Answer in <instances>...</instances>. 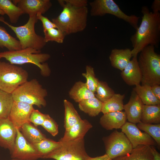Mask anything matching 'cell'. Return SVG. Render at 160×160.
<instances>
[{
	"label": "cell",
	"instance_id": "1",
	"mask_svg": "<svg viewBox=\"0 0 160 160\" xmlns=\"http://www.w3.org/2000/svg\"><path fill=\"white\" fill-rule=\"evenodd\" d=\"M141 12L143 14L139 26L130 40L133 49L132 57L137 55L145 47L148 45L157 48L160 40V13L150 11L147 6H143Z\"/></svg>",
	"mask_w": 160,
	"mask_h": 160
},
{
	"label": "cell",
	"instance_id": "2",
	"mask_svg": "<svg viewBox=\"0 0 160 160\" xmlns=\"http://www.w3.org/2000/svg\"><path fill=\"white\" fill-rule=\"evenodd\" d=\"M63 10L52 22L65 36L81 32L87 25L88 10L87 6L79 7L73 6L65 0H58Z\"/></svg>",
	"mask_w": 160,
	"mask_h": 160
},
{
	"label": "cell",
	"instance_id": "3",
	"mask_svg": "<svg viewBox=\"0 0 160 160\" xmlns=\"http://www.w3.org/2000/svg\"><path fill=\"white\" fill-rule=\"evenodd\" d=\"M41 52V51L30 48L18 50L7 51L0 52V60L5 58L10 63L14 65L33 64L39 68L42 76L47 77L50 75L51 70L48 63L45 62L51 56L49 54Z\"/></svg>",
	"mask_w": 160,
	"mask_h": 160
},
{
	"label": "cell",
	"instance_id": "4",
	"mask_svg": "<svg viewBox=\"0 0 160 160\" xmlns=\"http://www.w3.org/2000/svg\"><path fill=\"white\" fill-rule=\"evenodd\" d=\"M140 53L137 60L142 75V85H160V55L152 45L145 47Z\"/></svg>",
	"mask_w": 160,
	"mask_h": 160
},
{
	"label": "cell",
	"instance_id": "5",
	"mask_svg": "<svg viewBox=\"0 0 160 160\" xmlns=\"http://www.w3.org/2000/svg\"><path fill=\"white\" fill-rule=\"evenodd\" d=\"M36 15L29 16L28 22L23 25L13 26L0 17V22L8 26L15 33L19 39L22 49L30 48L41 51L46 44L44 37L37 34L35 31V25L38 22Z\"/></svg>",
	"mask_w": 160,
	"mask_h": 160
},
{
	"label": "cell",
	"instance_id": "6",
	"mask_svg": "<svg viewBox=\"0 0 160 160\" xmlns=\"http://www.w3.org/2000/svg\"><path fill=\"white\" fill-rule=\"evenodd\" d=\"M12 94L14 101L35 105L40 108L47 105L45 98L48 94L47 91L36 79L27 81Z\"/></svg>",
	"mask_w": 160,
	"mask_h": 160
},
{
	"label": "cell",
	"instance_id": "7",
	"mask_svg": "<svg viewBox=\"0 0 160 160\" xmlns=\"http://www.w3.org/2000/svg\"><path fill=\"white\" fill-rule=\"evenodd\" d=\"M28 74L23 68L0 60V89L12 93L28 81Z\"/></svg>",
	"mask_w": 160,
	"mask_h": 160
},
{
	"label": "cell",
	"instance_id": "8",
	"mask_svg": "<svg viewBox=\"0 0 160 160\" xmlns=\"http://www.w3.org/2000/svg\"><path fill=\"white\" fill-rule=\"evenodd\" d=\"M89 4L91 16H102L110 14L129 23L136 30L138 27L140 17L135 15H127L113 0H95Z\"/></svg>",
	"mask_w": 160,
	"mask_h": 160
},
{
	"label": "cell",
	"instance_id": "9",
	"mask_svg": "<svg viewBox=\"0 0 160 160\" xmlns=\"http://www.w3.org/2000/svg\"><path fill=\"white\" fill-rule=\"evenodd\" d=\"M60 142L62 143L61 146L46 156L44 159L88 160L90 158L85 149L84 139L76 141Z\"/></svg>",
	"mask_w": 160,
	"mask_h": 160
},
{
	"label": "cell",
	"instance_id": "10",
	"mask_svg": "<svg viewBox=\"0 0 160 160\" xmlns=\"http://www.w3.org/2000/svg\"><path fill=\"white\" fill-rule=\"evenodd\" d=\"M106 154L111 159L131 153L132 146L125 134L116 130L103 138Z\"/></svg>",
	"mask_w": 160,
	"mask_h": 160
},
{
	"label": "cell",
	"instance_id": "11",
	"mask_svg": "<svg viewBox=\"0 0 160 160\" xmlns=\"http://www.w3.org/2000/svg\"><path fill=\"white\" fill-rule=\"evenodd\" d=\"M17 135L13 148L10 152L12 159L24 160H36L41 155L33 144L23 136L20 130L16 129Z\"/></svg>",
	"mask_w": 160,
	"mask_h": 160
},
{
	"label": "cell",
	"instance_id": "12",
	"mask_svg": "<svg viewBox=\"0 0 160 160\" xmlns=\"http://www.w3.org/2000/svg\"><path fill=\"white\" fill-rule=\"evenodd\" d=\"M121 129L131 143L133 148L140 145L153 146L156 145L149 135L142 132L135 124L127 121Z\"/></svg>",
	"mask_w": 160,
	"mask_h": 160
},
{
	"label": "cell",
	"instance_id": "13",
	"mask_svg": "<svg viewBox=\"0 0 160 160\" xmlns=\"http://www.w3.org/2000/svg\"><path fill=\"white\" fill-rule=\"evenodd\" d=\"M34 109L33 105L14 101L8 118L16 129H20L23 124L30 122V116Z\"/></svg>",
	"mask_w": 160,
	"mask_h": 160
},
{
	"label": "cell",
	"instance_id": "14",
	"mask_svg": "<svg viewBox=\"0 0 160 160\" xmlns=\"http://www.w3.org/2000/svg\"><path fill=\"white\" fill-rule=\"evenodd\" d=\"M15 5L20 7L24 14L29 16L36 15L38 13L43 14L52 6L49 0H14L12 1Z\"/></svg>",
	"mask_w": 160,
	"mask_h": 160
},
{
	"label": "cell",
	"instance_id": "15",
	"mask_svg": "<svg viewBox=\"0 0 160 160\" xmlns=\"http://www.w3.org/2000/svg\"><path fill=\"white\" fill-rule=\"evenodd\" d=\"M17 135V129L8 118H0V145L12 151Z\"/></svg>",
	"mask_w": 160,
	"mask_h": 160
},
{
	"label": "cell",
	"instance_id": "16",
	"mask_svg": "<svg viewBox=\"0 0 160 160\" xmlns=\"http://www.w3.org/2000/svg\"><path fill=\"white\" fill-rule=\"evenodd\" d=\"M143 105L139 97L133 89L129 102L123 106L127 119L129 122L136 124L141 122Z\"/></svg>",
	"mask_w": 160,
	"mask_h": 160
},
{
	"label": "cell",
	"instance_id": "17",
	"mask_svg": "<svg viewBox=\"0 0 160 160\" xmlns=\"http://www.w3.org/2000/svg\"><path fill=\"white\" fill-rule=\"evenodd\" d=\"M121 76L124 82L129 85L136 86L140 84L142 75L137 57H133L121 71Z\"/></svg>",
	"mask_w": 160,
	"mask_h": 160
},
{
	"label": "cell",
	"instance_id": "18",
	"mask_svg": "<svg viewBox=\"0 0 160 160\" xmlns=\"http://www.w3.org/2000/svg\"><path fill=\"white\" fill-rule=\"evenodd\" d=\"M92 127V124L86 119H81L68 129L65 130L60 142L76 141L83 139Z\"/></svg>",
	"mask_w": 160,
	"mask_h": 160
},
{
	"label": "cell",
	"instance_id": "19",
	"mask_svg": "<svg viewBox=\"0 0 160 160\" xmlns=\"http://www.w3.org/2000/svg\"><path fill=\"white\" fill-rule=\"evenodd\" d=\"M125 112L123 111L111 112L103 114L100 117V123L107 130L121 129L127 122Z\"/></svg>",
	"mask_w": 160,
	"mask_h": 160
},
{
	"label": "cell",
	"instance_id": "20",
	"mask_svg": "<svg viewBox=\"0 0 160 160\" xmlns=\"http://www.w3.org/2000/svg\"><path fill=\"white\" fill-rule=\"evenodd\" d=\"M132 57V50L129 48L114 49L109 56L111 66L122 71L131 60Z\"/></svg>",
	"mask_w": 160,
	"mask_h": 160
},
{
	"label": "cell",
	"instance_id": "21",
	"mask_svg": "<svg viewBox=\"0 0 160 160\" xmlns=\"http://www.w3.org/2000/svg\"><path fill=\"white\" fill-rule=\"evenodd\" d=\"M70 97L78 103L84 100L95 97V93L87 88L85 83L76 82L69 92Z\"/></svg>",
	"mask_w": 160,
	"mask_h": 160
},
{
	"label": "cell",
	"instance_id": "22",
	"mask_svg": "<svg viewBox=\"0 0 160 160\" xmlns=\"http://www.w3.org/2000/svg\"><path fill=\"white\" fill-rule=\"evenodd\" d=\"M153 159L151 146L140 145L133 148L130 154L112 160H153Z\"/></svg>",
	"mask_w": 160,
	"mask_h": 160
},
{
	"label": "cell",
	"instance_id": "23",
	"mask_svg": "<svg viewBox=\"0 0 160 160\" xmlns=\"http://www.w3.org/2000/svg\"><path fill=\"white\" fill-rule=\"evenodd\" d=\"M141 122L146 124H160V104L153 105H144Z\"/></svg>",
	"mask_w": 160,
	"mask_h": 160
},
{
	"label": "cell",
	"instance_id": "24",
	"mask_svg": "<svg viewBox=\"0 0 160 160\" xmlns=\"http://www.w3.org/2000/svg\"><path fill=\"white\" fill-rule=\"evenodd\" d=\"M64 108V127L67 129L81 120L80 116L75 108L73 104L67 100H63Z\"/></svg>",
	"mask_w": 160,
	"mask_h": 160
},
{
	"label": "cell",
	"instance_id": "25",
	"mask_svg": "<svg viewBox=\"0 0 160 160\" xmlns=\"http://www.w3.org/2000/svg\"><path fill=\"white\" fill-rule=\"evenodd\" d=\"M79 109L91 117L97 116L101 112L103 102L95 97L78 103Z\"/></svg>",
	"mask_w": 160,
	"mask_h": 160
},
{
	"label": "cell",
	"instance_id": "26",
	"mask_svg": "<svg viewBox=\"0 0 160 160\" xmlns=\"http://www.w3.org/2000/svg\"><path fill=\"white\" fill-rule=\"evenodd\" d=\"M139 97L144 105H153L160 104L158 100L153 93L151 86L140 84L135 86L133 89Z\"/></svg>",
	"mask_w": 160,
	"mask_h": 160
},
{
	"label": "cell",
	"instance_id": "27",
	"mask_svg": "<svg viewBox=\"0 0 160 160\" xmlns=\"http://www.w3.org/2000/svg\"><path fill=\"white\" fill-rule=\"evenodd\" d=\"M0 9L8 16L12 23H16L20 17L24 14L20 7L10 0H0Z\"/></svg>",
	"mask_w": 160,
	"mask_h": 160
},
{
	"label": "cell",
	"instance_id": "28",
	"mask_svg": "<svg viewBox=\"0 0 160 160\" xmlns=\"http://www.w3.org/2000/svg\"><path fill=\"white\" fill-rule=\"evenodd\" d=\"M20 130L25 138L32 144L47 138L36 127L30 122L23 124Z\"/></svg>",
	"mask_w": 160,
	"mask_h": 160
},
{
	"label": "cell",
	"instance_id": "29",
	"mask_svg": "<svg viewBox=\"0 0 160 160\" xmlns=\"http://www.w3.org/2000/svg\"><path fill=\"white\" fill-rule=\"evenodd\" d=\"M124 94H115L106 101L103 103L101 112L103 114L111 112L122 111Z\"/></svg>",
	"mask_w": 160,
	"mask_h": 160
},
{
	"label": "cell",
	"instance_id": "30",
	"mask_svg": "<svg viewBox=\"0 0 160 160\" xmlns=\"http://www.w3.org/2000/svg\"><path fill=\"white\" fill-rule=\"evenodd\" d=\"M41 155L42 159L59 148L62 143L46 138L33 144Z\"/></svg>",
	"mask_w": 160,
	"mask_h": 160
},
{
	"label": "cell",
	"instance_id": "31",
	"mask_svg": "<svg viewBox=\"0 0 160 160\" xmlns=\"http://www.w3.org/2000/svg\"><path fill=\"white\" fill-rule=\"evenodd\" d=\"M4 47L9 51L22 49L19 41L9 34L4 28L0 26V48Z\"/></svg>",
	"mask_w": 160,
	"mask_h": 160
},
{
	"label": "cell",
	"instance_id": "32",
	"mask_svg": "<svg viewBox=\"0 0 160 160\" xmlns=\"http://www.w3.org/2000/svg\"><path fill=\"white\" fill-rule=\"evenodd\" d=\"M14 100L12 94L0 89V118H8Z\"/></svg>",
	"mask_w": 160,
	"mask_h": 160
},
{
	"label": "cell",
	"instance_id": "33",
	"mask_svg": "<svg viewBox=\"0 0 160 160\" xmlns=\"http://www.w3.org/2000/svg\"><path fill=\"white\" fill-rule=\"evenodd\" d=\"M140 129L149 135L155 141L158 146H160V124H149L140 122L137 125Z\"/></svg>",
	"mask_w": 160,
	"mask_h": 160
},
{
	"label": "cell",
	"instance_id": "34",
	"mask_svg": "<svg viewBox=\"0 0 160 160\" xmlns=\"http://www.w3.org/2000/svg\"><path fill=\"white\" fill-rule=\"evenodd\" d=\"M95 97L104 102L111 97L115 94L114 91L105 81H99L97 87Z\"/></svg>",
	"mask_w": 160,
	"mask_h": 160
},
{
	"label": "cell",
	"instance_id": "35",
	"mask_svg": "<svg viewBox=\"0 0 160 160\" xmlns=\"http://www.w3.org/2000/svg\"><path fill=\"white\" fill-rule=\"evenodd\" d=\"M82 75L86 79L85 83L88 89L95 93L99 80L96 77L94 68L90 65H86V72Z\"/></svg>",
	"mask_w": 160,
	"mask_h": 160
},
{
	"label": "cell",
	"instance_id": "36",
	"mask_svg": "<svg viewBox=\"0 0 160 160\" xmlns=\"http://www.w3.org/2000/svg\"><path fill=\"white\" fill-rule=\"evenodd\" d=\"M45 42L55 41L59 43L63 42L65 36L60 30L52 28L44 31Z\"/></svg>",
	"mask_w": 160,
	"mask_h": 160
},
{
	"label": "cell",
	"instance_id": "37",
	"mask_svg": "<svg viewBox=\"0 0 160 160\" xmlns=\"http://www.w3.org/2000/svg\"><path fill=\"white\" fill-rule=\"evenodd\" d=\"M41 126L53 136H55L58 133V125L49 116L44 121Z\"/></svg>",
	"mask_w": 160,
	"mask_h": 160
},
{
	"label": "cell",
	"instance_id": "38",
	"mask_svg": "<svg viewBox=\"0 0 160 160\" xmlns=\"http://www.w3.org/2000/svg\"><path fill=\"white\" fill-rule=\"evenodd\" d=\"M49 116V114L42 113L38 110L34 109L30 116V122L36 127L41 126L45 119Z\"/></svg>",
	"mask_w": 160,
	"mask_h": 160
},
{
	"label": "cell",
	"instance_id": "39",
	"mask_svg": "<svg viewBox=\"0 0 160 160\" xmlns=\"http://www.w3.org/2000/svg\"><path fill=\"white\" fill-rule=\"evenodd\" d=\"M38 20H40L42 22L43 29V31L52 28H57L56 25L48 18L42 15L40 13H38L36 15Z\"/></svg>",
	"mask_w": 160,
	"mask_h": 160
},
{
	"label": "cell",
	"instance_id": "40",
	"mask_svg": "<svg viewBox=\"0 0 160 160\" xmlns=\"http://www.w3.org/2000/svg\"><path fill=\"white\" fill-rule=\"evenodd\" d=\"M151 90L155 97L160 100V86L156 84L151 86Z\"/></svg>",
	"mask_w": 160,
	"mask_h": 160
},
{
	"label": "cell",
	"instance_id": "41",
	"mask_svg": "<svg viewBox=\"0 0 160 160\" xmlns=\"http://www.w3.org/2000/svg\"><path fill=\"white\" fill-rule=\"evenodd\" d=\"M151 8L153 12H159L160 11V0H154L151 6Z\"/></svg>",
	"mask_w": 160,
	"mask_h": 160
},
{
	"label": "cell",
	"instance_id": "42",
	"mask_svg": "<svg viewBox=\"0 0 160 160\" xmlns=\"http://www.w3.org/2000/svg\"><path fill=\"white\" fill-rule=\"evenodd\" d=\"M151 151L154 157L153 160H160V154L153 146H151Z\"/></svg>",
	"mask_w": 160,
	"mask_h": 160
},
{
	"label": "cell",
	"instance_id": "43",
	"mask_svg": "<svg viewBox=\"0 0 160 160\" xmlns=\"http://www.w3.org/2000/svg\"><path fill=\"white\" fill-rule=\"evenodd\" d=\"M110 158L106 153L104 155L95 157L90 158L88 160H108Z\"/></svg>",
	"mask_w": 160,
	"mask_h": 160
},
{
	"label": "cell",
	"instance_id": "44",
	"mask_svg": "<svg viewBox=\"0 0 160 160\" xmlns=\"http://www.w3.org/2000/svg\"><path fill=\"white\" fill-rule=\"evenodd\" d=\"M5 14L4 12L0 9V15L2 16H4L5 15Z\"/></svg>",
	"mask_w": 160,
	"mask_h": 160
},
{
	"label": "cell",
	"instance_id": "45",
	"mask_svg": "<svg viewBox=\"0 0 160 160\" xmlns=\"http://www.w3.org/2000/svg\"><path fill=\"white\" fill-rule=\"evenodd\" d=\"M9 160H21V159H11Z\"/></svg>",
	"mask_w": 160,
	"mask_h": 160
},
{
	"label": "cell",
	"instance_id": "46",
	"mask_svg": "<svg viewBox=\"0 0 160 160\" xmlns=\"http://www.w3.org/2000/svg\"><path fill=\"white\" fill-rule=\"evenodd\" d=\"M112 159H111V158H109V159H108V160H112Z\"/></svg>",
	"mask_w": 160,
	"mask_h": 160
},
{
	"label": "cell",
	"instance_id": "47",
	"mask_svg": "<svg viewBox=\"0 0 160 160\" xmlns=\"http://www.w3.org/2000/svg\"><path fill=\"white\" fill-rule=\"evenodd\" d=\"M0 49H1V48H0Z\"/></svg>",
	"mask_w": 160,
	"mask_h": 160
}]
</instances>
